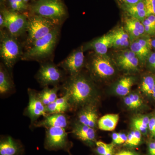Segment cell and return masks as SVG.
Segmentation results:
<instances>
[{
    "label": "cell",
    "instance_id": "cell-1",
    "mask_svg": "<svg viewBox=\"0 0 155 155\" xmlns=\"http://www.w3.org/2000/svg\"><path fill=\"white\" fill-rule=\"evenodd\" d=\"M63 95L66 96L70 109L86 106L93 100L95 89L88 78L79 74L69 76L62 85Z\"/></svg>",
    "mask_w": 155,
    "mask_h": 155
},
{
    "label": "cell",
    "instance_id": "cell-2",
    "mask_svg": "<svg viewBox=\"0 0 155 155\" xmlns=\"http://www.w3.org/2000/svg\"><path fill=\"white\" fill-rule=\"evenodd\" d=\"M60 26L38 40L23 53V61H39L50 57L52 54L57 45L60 32Z\"/></svg>",
    "mask_w": 155,
    "mask_h": 155
},
{
    "label": "cell",
    "instance_id": "cell-3",
    "mask_svg": "<svg viewBox=\"0 0 155 155\" xmlns=\"http://www.w3.org/2000/svg\"><path fill=\"white\" fill-rule=\"evenodd\" d=\"M28 11L30 14L60 24L68 14L67 8L61 0H37L29 5Z\"/></svg>",
    "mask_w": 155,
    "mask_h": 155
},
{
    "label": "cell",
    "instance_id": "cell-4",
    "mask_svg": "<svg viewBox=\"0 0 155 155\" xmlns=\"http://www.w3.org/2000/svg\"><path fill=\"white\" fill-rule=\"evenodd\" d=\"M0 56L3 64L8 69H11L23 54L21 45L17 38L7 31H1Z\"/></svg>",
    "mask_w": 155,
    "mask_h": 155
},
{
    "label": "cell",
    "instance_id": "cell-5",
    "mask_svg": "<svg viewBox=\"0 0 155 155\" xmlns=\"http://www.w3.org/2000/svg\"><path fill=\"white\" fill-rule=\"evenodd\" d=\"M60 26V24L44 17L30 14L28 16L27 42L29 47Z\"/></svg>",
    "mask_w": 155,
    "mask_h": 155
},
{
    "label": "cell",
    "instance_id": "cell-6",
    "mask_svg": "<svg viewBox=\"0 0 155 155\" xmlns=\"http://www.w3.org/2000/svg\"><path fill=\"white\" fill-rule=\"evenodd\" d=\"M44 146L48 150H62L69 153L72 144L69 140L66 129L52 127L46 128Z\"/></svg>",
    "mask_w": 155,
    "mask_h": 155
},
{
    "label": "cell",
    "instance_id": "cell-7",
    "mask_svg": "<svg viewBox=\"0 0 155 155\" xmlns=\"http://www.w3.org/2000/svg\"><path fill=\"white\" fill-rule=\"evenodd\" d=\"M5 20V28L12 36L17 38L27 30L28 16L23 13L4 8L1 11Z\"/></svg>",
    "mask_w": 155,
    "mask_h": 155
},
{
    "label": "cell",
    "instance_id": "cell-8",
    "mask_svg": "<svg viewBox=\"0 0 155 155\" xmlns=\"http://www.w3.org/2000/svg\"><path fill=\"white\" fill-rule=\"evenodd\" d=\"M64 73L58 66L51 63L42 64L36 75V79L43 87L58 86L64 80Z\"/></svg>",
    "mask_w": 155,
    "mask_h": 155
},
{
    "label": "cell",
    "instance_id": "cell-9",
    "mask_svg": "<svg viewBox=\"0 0 155 155\" xmlns=\"http://www.w3.org/2000/svg\"><path fill=\"white\" fill-rule=\"evenodd\" d=\"M89 68L91 75L98 79L109 78L116 72L113 61L107 55H101L95 54L90 61Z\"/></svg>",
    "mask_w": 155,
    "mask_h": 155
},
{
    "label": "cell",
    "instance_id": "cell-10",
    "mask_svg": "<svg viewBox=\"0 0 155 155\" xmlns=\"http://www.w3.org/2000/svg\"><path fill=\"white\" fill-rule=\"evenodd\" d=\"M84 52L83 46L74 50L59 64L58 67L64 69V72L69 74V76H75L79 74L85 61Z\"/></svg>",
    "mask_w": 155,
    "mask_h": 155
},
{
    "label": "cell",
    "instance_id": "cell-11",
    "mask_svg": "<svg viewBox=\"0 0 155 155\" xmlns=\"http://www.w3.org/2000/svg\"><path fill=\"white\" fill-rule=\"evenodd\" d=\"M28 93L29 101L25 114L30 119L31 122L33 125L37 122L38 119L41 116L45 117L48 115L46 106L40 98L38 92L28 89Z\"/></svg>",
    "mask_w": 155,
    "mask_h": 155
},
{
    "label": "cell",
    "instance_id": "cell-12",
    "mask_svg": "<svg viewBox=\"0 0 155 155\" xmlns=\"http://www.w3.org/2000/svg\"><path fill=\"white\" fill-rule=\"evenodd\" d=\"M115 61L119 68L128 72L137 71L140 64L138 58L130 49L122 50L117 53Z\"/></svg>",
    "mask_w": 155,
    "mask_h": 155
},
{
    "label": "cell",
    "instance_id": "cell-13",
    "mask_svg": "<svg viewBox=\"0 0 155 155\" xmlns=\"http://www.w3.org/2000/svg\"><path fill=\"white\" fill-rule=\"evenodd\" d=\"M130 49L138 58L142 65H145L147 58L152 51L151 38L147 35L140 37L130 42Z\"/></svg>",
    "mask_w": 155,
    "mask_h": 155
},
{
    "label": "cell",
    "instance_id": "cell-14",
    "mask_svg": "<svg viewBox=\"0 0 155 155\" xmlns=\"http://www.w3.org/2000/svg\"><path fill=\"white\" fill-rule=\"evenodd\" d=\"M24 145L19 140L10 136H2L0 139V155H23Z\"/></svg>",
    "mask_w": 155,
    "mask_h": 155
},
{
    "label": "cell",
    "instance_id": "cell-15",
    "mask_svg": "<svg viewBox=\"0 0 155 155\" xmlns=\"http://www.w3.org/2000/svg\"><path fill=\"white\" fill-rule=\"evenodd\" d=\"M112 44L113 32L111 31L87 43L83 46V48L84 51L86 50H91L97 54L105 55L108 49L112 48Z\"/></svg>",
    "mask_w": 155,
    "mask_h": 155
},
{
    "label": "cell",
    "instance_id": "cell-16",
    "mask_svg": "<svg viewBox=\"0 0 155 155\" xmlns=\"http://www.w3.org/2000/svg\"><path fill=\"white\" fill-rule=\"evenodd\" d=\"M69 118L65 113L48 114L41 120L33 124L36 127H61L65 129L69 127Z\"/></svg>",
    "mask_w": 155,
    "mask_h": 155
},
{
    "label": "cell",
    "instance_id": "cell-17",
    "mask_svg": "<svg viewBox=\"0 0 155 155\" xmlns=\"http://www.w3.org/2000/svg\"><path fill=\"white\" fill-rule=\"evenodd\" d=\"M72 133L75 137L88 145L92 146L96 142V134L94 128L79 122L73 124Z\"/></svg>",
    "mask_w": 155,
    "mask_h": 155
},
{
    "label": "cell",
    "instance_id": "cell-18",
    "mask_svg": "<svg viewBox=\"0 0 155 155\" xmlns=\"http://www.w3.org/2000/svg\"><path fill=\"white\" fill-rule=\"evenodd\" d=\"M124 28L130 38V42L145 35L144 25L138 19L129 17L125 18Z\"/></svg>",
    "mask_w": 155,
    "mask_h": 155
},
{
    "label": "cell",
    "instance_id": "cell-19",
    "mask_svg": "<svg viewBox=\"0 0 155 155\" xmlns=\"http://www.w3.org/2000/svg\"><path fill=\"white\" fill-rule=\"evenodd\" d=\"M97 115L92 106L87 105L78 114V122L84 125L94 128L97 125Z\"/></svg>",
    "mask_w": 155,
    "mask_h": 155
},
{
    "label": "cell",
    "instance_id": "cell-20",
    "mask_svg": "<svg viewBox=\"0 0 155 155\" xmlns=\"http://www.w3.org/2000/svg\"><path fill=\"white\" fill-rule=\"evenodd\" d=\"M4 64L0 65V94L5 96L11 93L14 88V84L8 69Z\"/></svg>",
    "mask_w": 155,
    "mask_h": 155
},
{
    "label": "cell",
    "instance_id": "cell-21",
    "mask_svg": "<svg viewBox=\"0 0 155 155\" xmlns=\"http://www.w3.org/2000/svg\"><path fill=\"white\" fill-rule=\"evenodd\" d=\"M112 47L115 48L122 49L130 46V38L124 27H119L112 31Z\"/></svg>",
    "mask_w": 155,
    "mask_h": 155
},
{
    "label": "cell",
    "instance_id": "cell-22",
    "mask_svg": "<svg viewBox=\"0 0 155 155\" xmlns=\"http://www.w3.org/2000/svg\"><path fill=\"white\" fill-rule=\"evenodd\" d=\"M122 9L129 17H133L143 22L147 16V13L144 1L131 5L122 7Z\"/></svg>",
    "mask_w": 155,
    "mask_h": 155
},
{
    "label": "cell",
    "instance_id": "cell-23",
    "mask_svg": "<svg viewBox=\"0 0 155 155\" xmlns=\"http://www.w3.org/2000/svg\"><path fill=\"white\" fill-rule=\"evenodd\" d=\"M48 114H64L70 110L67 97L65 95L58 98L54 102L46 106Z\"/></svg>",
    "mask_w": 155,
    "mask_h": 155
},
{
    "label": "cell",
    "instance_id": "cell-24",
    "mask_svg": "<svg viewBox=\"0 0 155 155\" xmlns=\"http://www.w3.org/2000/svg\"><path fill=\"white\" fill-rule=\"evenodd\" d=\"M119 114H108L101 117L97 122L99 128L104 131L115 130L119 122Z\"/></svg>",
    "mask_w": 155,
    "mask_h": 155
},
{
    "label": "cell",
    "instance_id": "cell-25",
    "mask_svg": "<svg viewBox=\"0 0 155 155\" xmlns=\"http://www.w3.org/2000/svg\"><path fill=\"white\" fill-rule=\"evenodd\" d=\"M134 83V78L131 76L122 78L116 83L114 91L116 94L125 97L130 93V89Z\"/></svg>",
    "mask_w": 155,
    "mask_h": 155
},
{
    "label": "cell",
    "instance_id": "cell-26",
    "mask_svg": "<svg viewBox=\"0 0 155 155\" xmlns=\"http://www.w3.org/2000/svg\"><path fill=\"white\" fill-rule=\"evenodd\" d=\"M60 89L58 86H54L53 88L46 87L41 91L38 92V96L43 103L47 106L54 102L58 98V91Z\"/></svg>",
    "mask_w": 155,
    "mask_h": 155
},
{
    "label": "cell",
    "instance_id": "cell-27",
    "mask_svg": "<svg viewBox=\"0 0 155 155\" xmlns=\"http://www.w3.org/2000/svg\"><path fill=\"white\" fill-rule=\"evenodd\" d=\"M155 84V75L152 73L146 75L142 79L140 89L146 96L152 97L153 91Z\"/></svg>",
    "mask_w": 155,
    "mask_h": 155
},
{
    "label": "cell",
    "instance_id": "cell-28",
    "mask_svg": "<svg viewBox=\"0 0 155 155\" xmlns=\"http://www.w3.org/2000/svg\"><path fill=\"white\" fill-rule=\"evenodd\" d=\"M150 118V116L148 115H141L134 118L132 124L134 129L138 130L142 134H147L149 132Z\"/></svg>",
    "mask_w": 155,
    "mask_h": 155
},
{
    "label": "cell",
    "instance_id": "cell-29",
    "mask_svg": "<svg viewBox=\"0 0 155 155\" xmlns=\"http://www.w3.org/2000/svg\"><path fill=\"white\" fill-rule=\"evenodd\" d=\"M142 22L144 25L146 35L150 38L155 37V16L148 15Z\"/></svg>",
    "mask_w": 155,
    "mask_h": 155
},
{
    "label": "cell",
    "instance_id": "cell-30",
    "mask_svg": "<svg viewBox=\"0 0 155 155\" xmlns=\"http://www.w3.org/2000/svg\"><path fill=\"white\" fill-rule=\"evenodd\" d=\"M9 10L23 13L29 10V5L23 0H8Z\"/></svg>",
    "mask_w": 155,
    "mask_h": 155
},
{
    "label": "cell",
    "instance_id": "cell-31",
    "mask_svg": "<svg viewBox=\"0 0 155 155\" xmlns=\"http://www.w3.org/2000/svg\"><path fill=\"white\" fill-rule=\"evenodd\" d=\"M142 133L134 129L127 135V139L125 144L130 147H136L140 144L142 140Z\"/></svg>",
    "mask_w": 155,
    "mask_h": 155
},
{
    "label": "cell",
    "instance_id": "cell-32",
    "mask_svg": "<svg viewBox=\"0 0 155 155\" xmlns=\"http://www.w3.org/2000/svg\"><path fill=\"white\" fill-rule=\"evenodd\" d=\"M97 153L99 155H105L106 154L114 149V145L112 144H107L104 142L99 141L96 142Z\"/></svg>",
    "mask_w": 155,
    "mask_h": 155
},
{
    "label": "cell",
    "instance_id": "cell-33",
    "mask_svg": "<svg viewBox=\"0 0 155 155\" xmlns=\"http://www.w3.org/2000/svg\"><path fill=\"white\" fill-rule=\"evenodd\" d=\"M146 67L150 72L155 75V51H152L146 61Z\"/></svg>",
    "mask_w": 155,
    "mask_h": 155
},
{
    "label": "cell",
    "instance_id": "cell-34",
    "mask_svg": "<svg viewBox=\"0 0 155 155\" xmlns=\"http://www.w3.org/2000/svg\"><path fill=\"white\" fill-rule=\"evenodd\" d=\"M135 109L140 107L143 104V102L139 95L137 93H133L128 95Z\"/></svg>",
    "mask_w": 155,
    "mask_h": 155
},
{
    "label": "cell",
    "instance_id": "cell-35",
    "mask_svg": "<svg viewBox=\"0 0 155 155\" xmlns=\"http://www.w3.org/2000/svg\"><path fill=\"white\" fill-rule=\"evenodd\" d=\"M146 8L147 16H155V0H143Z\"/></svg>",
    "mask_w": 155,
    "mask_h": 155
},
{
    "label": "cell",
    "instance_id": "cell-36",
    "mask_svg": "<svg viewBox=\"0 0 155 155\" xmlns=\"http://www.w3.org/2000/svg\"><path fill=\"white\" fill-rule=\"evenodd\" d=\"M149 132L151 138L155 139V114L150 116L148 125Z\"/></svg>",
    "mask_w": 155,
    "mask_h": 155
},
{
    "label": "cell",
    "instance_id": "cell-37",
    "mask_svg": "<svg viewBox=\"0 0 155 155\" xmlns=\"http://www.w3.org/2000/svg\"><path fill=\"white\" fill-rule=\"evenodd\" d=\"M141 1L142 0H118V2L122 7L134 5Z\"/></svg>",
    "mask_w": 155,
    "mask_h": 155
},
{
    "label": "cell",
    "instance_id": "cell-38",
    "mask_svg": "<svg viewBox=\"0 0 155 155\" xmlns=\"http://www.w3.org/2000/svg\"><path fill=\"white\" fill-rule=\"evenodd\" d=\"M147 155H155V139L149 142Z\"/></svg>",
    "mask_w": 155,
    "mask_h": 155
},
{
    "label": "cell",
    "instance_id": "cell-39",
    "mask_svg": "<svg viewBox=\"0 0 155 155\" xmlns=\"http://www.w3.org/2000/svg\"><path fill=\"white\" fill-rule=\"evenodd\" d=\"M124 101L125 104L128 107V108L132 110H135V107L134 106L133 104H132L131 100H130V98L128 95L126 96L124 99Z\"/></svg>",
    "mask_w": 155,
    "mask_h": 155
},
{
    "label": "cell",
    "instance_id": "cell-40",
    "mask_svg": "<svg viewBox=\"0 0 155 155\" xmlns=\"http://www.w3.org/2000/svg\"><path fill=\"white\" fill-rule=\"evenodd\" d=\"M119 140L116 144H121L125 143L127 139V136L125 134L119 133Z\"/></svg>",
    "mask_w": 155,
    "mask_h": 155
},
{
    "label": "cell",
    "instance_id": "cell-41",
    "mask_svg": "<svg viewBox=\"0 0 155 155\" xmlns=\"http://www.w3.org/2000/svg\"><path fill=\"white\" fill-rule=\"evenodd\" d=\"M116 155H140L135 152L129 150H124L116 153Z\"/></svg>",
    "mask_w": 155,
    "mask_h": 155
},
{
    "label": "cell",
    "instance_id": "cell-42",
    "mask_svg": "<svg viewBox=\"0 0 155 155\" xmlns=\"http://www.w3.org/2000/svg\"><path fill=\"white\" fill-rule=\"evenodd\" d=\"M119 133H114L112 134L113 142L115 144H117V142L119 140Z\"/></svg>",
    "mask_w": 155,
    "mask_h": 155
},
{
    "label": "cell",
    "instance_id": "cell-43",
    "mask_svg": "<svg viewBox=\"0 0 155 155\" xmlns=\"http://www.w3.org/2000/svg\"><path fill=\"white\" fill-rule=\"evenodd\" d=\"M0 27L1 29H3L5 28V20H4V17L2 14H0Z\"/></svg>",
    "mask_w": 155,
    "mask_h": 155
},
{
    "label": "cell",
    "instance_id": "cell-44",
    "mask_svg": "<svg viewBox=\"0 0 155 155\" xmlns=\"http://www.w3.org/2000/svg\"><path fill=\"white\" fill-rule=\"evenodd\" d=\"M151 44L152 49L154 50V51H155V37L151 38Z\"/></svg>",
    "mask_w": 155,
    "mask_h": 155
},
{
    "label": "cell",
    "instance_id": "cell-45",
    "mask_svg": "<svg viewBox=\"0 0 155 155\" xmlns=\"http://www.w3.org/2000/svg\"><path fill=\"white\" fill-rule=\"evenodd\" d=\"M114 153V149L109 151L105 155H113Z\"/></svg>",
    "mask_w": 155,
    "mask_h": 155
},
{
    "label": "cell",
    "instance_id": "cell-46",
    "mask_svg": "<svg viewBox=\"0 0 155 155\" xmlns=\"http://www.w3.org/2000/svg\"><path fill=\"white\" fill-rule=\"evenodd\" d=\"M152 98L155 101V84L154 87L153 91Z\"/></svg>",
    "mask_w": 155,
    "mask_h": 155
},
{
    "label": "cell",
    "instance_id": "cell-47",
    "mask_svg": "<svg viewBox=\"0 0 155 155\" xmlns=\"http://www.w3.org/2000/svg\"><path fill=\"white\" fill-rule=\"evenodd\" d=\"M23 1H24L25 2L27 3L29 1H30V0H23Z\"/></svg>",
    "mask_w": 155,
    "mask_h": 155
},
{
    "label": "cell",
    "instance_id": "cell-48",
    "mask_svg": "<svg viewBox=\"0 0 155 155\" xmlns=\"http://www.w3.org/2000/svg\"><path fill=\"white\" fill-rule=\"evenodd\" d=\"M70 155H71V154H70Z\"/></svg>",
    "mask_w": 155,
    "mask_h": 155
}]
</instances>
